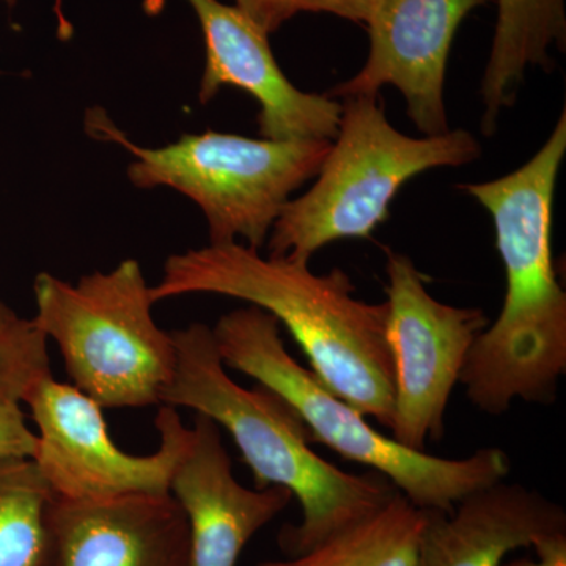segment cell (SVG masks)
Returning a JSON list of instances; mask_svg holds the SVG:
<instances>
[{"mask_svg": "<svg viewBox=\"0 0 566 566\" xmlns=\"http://www.w3.org/2000/svg\"><path fill=\"white\" fill-rule=\"evenodd\" d=\"M566 155V112L526 164L504 177L458 189L494 223L505 297L476 337L461 371L469 401L499 417L515 400L551 405L566 374V293L553 256L554 196Z\"/></svg>", "mask_w": 566, "mask_h": 566, "instance_id": "6da1fadb", "label": "cell"}, {"mask_svg": "<svg viewBox=\"0 0 566 566\" xmlns=\"http://www.w3.org/2000/svg\"><path fill=\"white\" fill-rule=\"evenodd\" d=\"M199 293L245 301L275 316L331 392L390 428L394 363L387 305L356 297L345 271L316 274L308 264L264 259L243 243L210 244L170 255L161 281L151 286L155 303Z\"/></svg>", "mask_w": 566, "mask_h": 566, "instance_id": "7a4b0ae2", "label": "cell"}, {"mask_svg": "<svg viewBox=\"0 0 566 566\" xmlns=\"http://www.w3.org/2000/svg\"><path fill=\"white\" fill-rule=\"evenodd\" d=\"M177 367L161 405L191 409L226 428L251 469L255 488L282 486L303 510L277 536L286 557L300 556L374 515L398 493L385 476L352 474L324 460L292 406L264 386L238 385L227 374L211 327L172 331Z\"/></svg>", "mask_w": 566, "mask_h": 566, "instance_id": "3957f363", "label": "cell"}, {"mask_svg": "<svg viewBox=\"0 0 566 566\" xmlns=\"http://www.w3.org/2000/svg\"><path fill=\"white\" fill-rule=\"evenodd\" d=\"M211 331L223 365L282 397L303 419L312 442L385 476L417 509L452 512L468 495L504 482L510 474V458L497 447L450 460L379 433L368 417L293 359L283 345L281 324L263 308H237L222 315Z\"/></svg>", "mask_w": 566, "mask_h": 566, "instance_id": "277c9868", "label": "cell"}, {"mask_svg": "<svg viewBox=\"0 0 566 566\" xmlns=\"http://www.w3.org/2000/svg\"><path fill=\"white\" fill-rule=\"evenodd\" d=\"M338 132L307 192L290 200L275 221L273 259L308 264L326 245L368 240L389 218L406 182L439 167L468 166L482 145L465 129L411 137L394 128L379 95L342 98Z\"/></svg>", "mask_w": 566, "mask_h": 566, "instance_id": "5b68a950", "label": "cell"}, {"mask_svg": "<svg viewBox=\"0 0 566 566\" xmlns=\"http://www.w3.org/2000/svg\"><path fill=\"white\" fill-rule=\"evenodd\" d=\"M85 132L133 155L128 178L136 188H169L191 199L207 219L210 244L244 240L255 251L266 244L293 193L314 180L333 142L207 132L147 148L129 139L99 107L85 115Z\"/></svg>", "mask_w": 566, "mask_h": 566, "instance_id": "8992f818", "label": "cell"}, {"mask_svg": "<svg viewBox=\"0 0 566 566\" xmlns=\"http://www.w3.org/2000/svg\"><path fill=\"white\" fill-rule=\"evenodd\" d=\"M33 293L32 322L57 345L76 389L103 409L161 406L177 349L153 318L151 286L136 260L77 283L40 273Z\"/></svg>", "mask_w": 566, "mask_h": 566, "instance_id": "52a82bcc", "label": "cell"}, {"mask_svg": "<svg viewBox=\"0 0 566 566\" xmlns=\"http://www.w3.org/2000/svg\"><path fill=\"white\" fill-rule=\"evenodd\" d=\"M36 427L32 461L52 493L70 501H104L170 493L175 469L191 441L177 408L161 405L155 424L161 444L147 457L123 452L111 438L103 408L73 385L40 376L24 397Z\"/></svg>", "mask_w": 566, "mask_h": 566, "instance_id": "ba28073f", "label": "cell"}, {"mask_svg": "<svg viewBox=\"0 0 566 566\" xmlns=\"http://www.w3.org/2000/svg\"><path fill=\"white\" fill-rule=\"evenodd\" d=\"M386 256V335L394 363L390 438L424 452L428 439L444 436L450 395L490 319L480 308L431 296L427 277L405 253L387 249Z\"/></svg>", "mask_w": 566, "mask_h": 566, "instance_id": "9c48e42d", "label": "cell"}, {"mask_svg": "<svg viewBox=\"0 0 566 566\" xmlns=\"http://www.w3.org/2000/svg\"><path fill=\"white\" fill-rule=\"evenodd\" d=\"M490 0H378L367 25L370 48L363 69L331 88V98L379 95L394 87L422 136L450 132L444 87L458 28Z\"/></svg>", "mask_w": 566, "mask_h": 566, "instance_id": "30bf717a", "label": "cell"}, {"mask_svg": "<svg viewBox=\"0 0 566 566\" xmlns=\"http://www.w3.org/2000/svg\"><path fill=\"white\" fill-rule=\"evenodd\" d=\"M186 2L203 33L200 103H211L223 87H237L259 103L256 123L263 139H334L342 103L329 95L300 91L292 84L275 61L268 33L234 6L219 0Z\"/></svg>", "mask_w": 566, "mask_h": 566, "instance_id": "8fae6325", "label": "cell"}, {"mask_svg": "<svg viewBox=\"0 0 566 566\" xmlns=\"http://www.w3.org/2000/svg\"><path fill=\"white\" fill-rule=\"evenodd\" d=\"M170 494L188 521L191 566H237L244 547L293 501L282 486L238 482L218 424L196 415Z\"/></svg>", "mask_w": 566, "mask_h": 566, "instance_id": "7c38bea8", "label": "cell"}, {"mask_svg": "<svg viewBox=\"0 0 566 566\" xmlns=\"http://www.w3.org/2000/svg\"><path fill=\"white\" fill-rule=\"evenodd\" d=\"M50 566H191L189 528L174 495L70 501L54 494Z\"/></svg>", "mask_w": 566, "mask_h": 566, "instance_id": "4fadbf2b", "label": "cell"}, {"mask_svg": "<svg viewBox=\"0 0 566 566\" xmlns=\"http://www.w3.org/2000/svg\"><path fill=\"white\" fill-rule=\"evenodd\" d=\"M566 531L564 506L539 491L499 482L452 512H428L412 566H501L521 547Z\"/></svg>", "mask_w": 566, "mask_h": 566, "instance_id": "5bb4252c", "label": "cell"}, {"mask_svg": "<svg viewBox=\"0 0 566 566\" xmlns=\"http://www.w3.org/2000/svg\"><path fill=\"white\" fill-rule=\"evenodd\" d=\"M566 44L565 0H497V22L480 96V128L491 137L502 111L515 104L528 69L549 71L551 50Z\"/></svg>", "mask_w": 566, "mask_h": 566, "instance_id": "9a60e30c", "label": "cell"}, {"mask_svg": "<svg viewBox=\"0 0 566 566\" xmlns=\"http://www.w3.org/2000/svg\"><path fill=\"white\" fill-rule=\"evenodd\" d=\"M427 510L397 493L378 512L300 556L256 566H412Z\"/></svg>", "mask_w": 566, "mask_h": 566, "instance_id": "2e32d148", "label": "cell"}, {"mask_svg": "<svg viewBox=\"0 0 566 566\" xmlns=\"http://www.w3.org/2000/svg\"><path fill=\"white\" fill-rule=\"evenodd\" d=\"M52 501L32 460L0 461V566H50Z\"/></svg>", "mask_w": 566, "mask_h": 566, "instance_id": "e0dca14e", "label": "cell"}, {"mask_svg": "<svg viewBox=\"0 0 566 566\" xmlns=\"http://www.w3.org/2000/svg\"><path fill=\"white\" fill-rule=\"evenodd\" d=\"M51 371L48 338L32 319L0 335V461L32 460L36 434L22 405L33 382Z\"/></svg>", "mask_w": 566, "mask_h": 566, "instance_id": "ac0fdd59", "label": "cell"}, {"mask_svg": "<svg viewBox=\"0 0 566 566\" xmlns=\"http://www.w3.org/2000/svg\"><path fill=\"white\" fill-rule=\"evenodd\" d=\"M376 2L378 0H234V7L271 35L300 13H329L365 24Z\"/></svg>", "mask_w": 566, "mask_h": 566, "instance_id": "d6986e66", "label": "cell"}, {"mask_svg": "<svg viewBox=\"0 0 566 566\" xmlns=\"http://www.w3.org/2000/svg\"><path fill=\"white\" fill-rule=\"evenodd\" d=\"M536 558H515L501 566H566V531L547 535L534 546Z\"/></svg>", "mask_w": 566, "mask_h": 566, "instance_id": "ffe728a7", "label": "cell"}, {"mask_svg": "<svg viewBox=\"0 0 566 566\" xmlns=\"http://www.w3.org/2000/svg\"><path fill=\"white\" fill-rule=\"evenodd\" d=\"M21 319L20 316L0 301V335L10 333L11 329H14L21 323Z\"/></svg>", "mask_w": 566, "mask_h": 566, "instance_id": "44dd1931", "label": "cell"}, {"mask_svg": "<svg viewBox=\"0 0 566 566\" xmlns=\"http://www.w3.org/2000/svg\"><path fill=\"white\" fill-rule=\"evenodd\" d=\"M2 2H6L10 9H13V7L17 6L18 0H2Z\"/></svg>", "mask_w": 566, "mask_h": 566, "instance_id": "7402d4cb", "label": "cell"}]
</instances>
